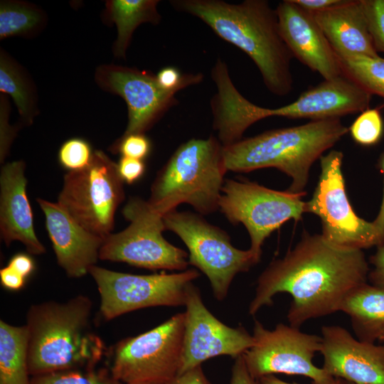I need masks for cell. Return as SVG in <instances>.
Listing matches in <instances>:
<instances>
[{
  "label": "cell",
  "mask_w": 384,
  "mask_h": 384,
  "mask_svg": "<svg viewBox=\"0 0 384 384\" xmlns=\"http://www.w3.org/2000/svg\"><path fill=\"white\" fill-rule=\"evenodd\" d=\"M58 265L71 278H79L96 265L104 238L84 228L57 202L37 198Z\"/></svg>",
  "instance_id": "obj_19"
},
{
  "label": "cell",
  "mask_w": 384,
  "mask_h": 384,
  "mask_svg": "<svg viewBox=\"0 0 384 384\" xmlns=\"http://www.w3.org/2000/svg\"><path fill=\"white\" fill-rule=\"evenodd\" d=\"M337 57H378L361 0L312 14Z\"/></svg>",
  "instance_id": "obj_22"
},
{
  "label": "cell",
  "mask_w": 384,
  "mask_h": 384,
  "mask_svg": "<svg viewBox=\"0 0 384 384\" xmlns=\"http://www.w3.org/2000/svg\"><path fill=\"white\" fill-rule=\"evenodd\" d=\"M25 325L0 321V384H31Z\"/></svg>",
  "instance_id": "obj_25"
},
{
  "label": "cell",
  "mask_w": 384,
  "mask_h": 384,
  "mask_svg": "<svg viewBox=\"0 0 384 384\" xmlns=\"http://www.w3.org/2000/svg\"><path fill=\"white\" fill-rule=\"evenodd\" d=\"M184 312L158 326L117 342L111 350L110 373L125 384L167 383L178 373L183 344Z\"/></svg>",
  "instance_id": "obj_11"
},
{
  "label": "cell",
  "mask_w": 384,
  "mask_h": 384,
  "mask_svg": "<svg viewBox=\"0 0 384 384\" xmlns=\"http://www.w3.org/2000/svg\"><path fill=\"white\" fill-rule=\"evenodd\" d=\"M44 14L35 6L22 1H1L0 4V38L25 36L43 25Z\"/></svg>",
  "instance_id": "obj_27"
},
{
  "label": "cell",
  "mask_w": 384,
  "mask_h": 384,
  "mask_svg": "<svg viewBox=\"0 0 384 384\" xmlns=\"http://www.w3.org/2000/svg\"><path fill=\"white\" fill-rule=\"evenodd\" d=\"M275 9L280 33L293 57L324 80L343 74L337 55L312 14L293 0L279 2Z\"/></svg>",
  "instance_id": "obj_17"
},
{
  "label": "cell",
  "mask_w": 384,
  "mask_h": 384,
  "mask_svg": "<svg viewBox=\"0 0 384 384\" xmlns=\"http://www.w3.org/2000/svg\"><path fill=\"white\" fill-rule=\"evenodd\" d=\"M372 94L343 73L324 80L303 93L293 102L271 109V117L324 120L368 109Z\"/></svg>",
  "instance_id": "obj_18"
},
{
  "label": "cell",
  "mask_w": 384,
  "mask_h": 384,
  "mask_svg": "<svg viewBox=\"0 0 384 384\" xmlns=\"http://www.w3.org/2000/svg\"><path fill=\"white\" fill-rule=\"evenodd\" d=\"M92 309L91 299L85 295L30 306L25 326L31 377L95 368L107 351L91 329Z\"/></svg>",
  "instance_id": "obj_3"
},
{
  "label": "cell",
  "mask_w": 384,
  "mask_h": 384,
  "mask_svg": "<svg viewBox=\"0 0 384 384\" xmlns=\"http://www.w3.org/2000/svg\"><path fill=\"white\" fill-rule=\"evenodd\" d=\"M343 155L332 150L320 158L321 174L306 213L317 215L323 237L330 242L352 249L380 245L374 224L360 218L348 200L342 172Z\"/></svg>",
  "instance_id": "obj_12"
},
{
  "label": "cell",
  "mask_w": 384,
  "mask_h": 384,
  "mask_svg": "<svg viewBox=\"0 0 384 384\" xmlns=\"http://www.w3.org/2000/svg\"><path fill=\"white\" fill-rule=\"evenodd\" d=\"M176 11L194 16L224 41L245 53L272 94L292 91L293 55L279 30L276 9L266 0L231 4L222 0H173Z\"/></svg>",
  "instance_id": "obj_2"
},
{
  "label": "cell",
  "mask_w": 384,
  "mask_h": 384,
  "mask_svg": "<svg viewBox=\"0 0 384 384\" xmlns=\"http://www.w3.org/2000/svg\"><path fill=\"white\" fill-rule=\"evenodd\" d=\"M254 345L242 356L250 375L261 378L283 373L302 375L313 384H329L335 378L316 366L313 358L321 348V336L307 334L299 328L279 323L272 330L255 321Z\"/></svg>",
  "instance_id": "obj_13"
},
{
  "label": "cell",
  "mask_w": 384,
  "mask_h": 384,
  "mask_svg": "<svg viewBox=\"0 0 384 384\" xmlns=\"http://www.w3.org/2000/svg\"><path fill=\"white\" fill-rule=\"evenodd\" d=\"M381 343H384V330L380 334L379 338H378V340Z\"/></svg>",
  "instance_id": "obj_45"
},
{
  "label": "cell",
  "mask_w": 384,
  "mask_h": 384,
  "mask_svg": "<svg viewBox=\"0 0 384 384\" xmlns=\"http://www.w3.org/2000/svg\"><path fill=\"white\" fill-rule=\"evenodd\" d=\"M306 192L277 191L247 181L225 180L218 209L233 224L242 223L250 238V249L260 258L272 233L289 220H300Z\"/></svg>",
  "instance_id": "obj_10"
},
{
  "label": "cell",
  "mask_w": 384,
  "mask_h": 384,
  "mask_svg": "<svg viewBox=\"0 0 384 384\" xmlns=\"http://www.w3.org/2000/svg\"><path fill=\"white\" fill-rule=\"evenodd\" d=\"M0 91L13 98L24 123L31 124L37 114L34 88L25 72L2 50L0 54Z\"/></svg>",
  "instance_id": "obj_26"
},
{
  "label": "cell",
  "mask_w": 384,
  "mask_h": 384,
  "mask_svg": "<svg viewBox=\"0 0 384 384\" xmlns=\"http://www.w3.org/2000/svg\"><path fill=\"white\" fill-rule=\"evenodd\" d=\"M376 51L384 52V0H361Z\"/></svg>",
  "instance_id": "obj_32"
},
{
  "label": "cell",
  "mask_w": 384,
  "mask_h": 384,
  "mask_svg": "<svg viewBox=\"0 0 384 384\" xmlns=\"http://www.w3.org/2000/svg\"><path fill=\"white\" fill-rule=\"evenodd\" d=\"M88 273L97 287L100 314L107 321L144 308L184 306L188 287L200 276L194 269L133 274L97 265L90 267Z\"/></svg>",
  "instance_id": "obj_9"
},
{
  "label": "cell",
  "mask_w": 384,
  "mask_h": 384,
  "mask_svg": "<svg viewBox=\"0 0 384 384\" xmlns=\"http://www.w3.org/2000/svg\"><path fill=\"white\" fill-rule=\"evenodd\" d=\"M166 230L176 233L188 250L189 264L210 281L213 295L223 300L234 277L260 260L250 249L234 247L226 232L199 214L174 210L163 216Z\"/></svg>",
  "instance_id": "obj_6"
},
{
  "label": "cell",
  "mask_w": 384,
  "mask_h": 384,
  "mask_svg": "<svg viewBox=\"0 0 384 384\" xmlns=\"http://www.w3.org/2000/svg\"><path fill=\"white\" fill-rule=\"evenodd\" d=\"M166 384H211L201 366L176 375Z\"/></svg>",
  "instance_id": "obj_41"
},
{
  "label": "cell",
  "mask_w": 384,
  "mask_h": 384,
  "mask_svg": "<svg viewBox=\"0 0 384 384\" xmlns=\"http://www.w3.org/2000/svg\"><path fill=\"white\" fill-rule=\"evenodd\" d=\"M123 183L117 164L96 150L87 166L64 176L58 203L81 226L105 238L112 233L124 199Z\"/></svg>",
  "instance_id": "obj_7"
},
{
  "label": "cell",
  "mask_w": 384,
  "mask_h": 384,
  "mask_svg": "<svg viewBox=\"0 0 384 384\" xmlns=\"http://www.w3.org/2000/svg\"><path fill=\"white\" fill-rule=\"evenodd\" d=\"M338 58L344 75L370 94L384 98V58L358 55Z\"/></svg>",
  "instance_id": "obj_28"
},
{
  "label": "cell",
  "mask_w": 384,
  "mask_h": 384,
  "mask_svg": "<svg viewBox=\"0 0 384 384\" xmlns=\"http://www.w3.org/2000/svg\"><path fill=\"white\" fill-rule=\"evenodd\" d=\"M230 384H262L260 380L253 378L249 373L243 356L235 359L232 368Z\"/></svg>",
  "instance_id": "obj_37"
},
{
  "label": "cell",
  "mask_w": 384,
  "mask_h": 384,
  "mask_svg": "<svg viewBox=\"0 0 384 384\" xmlns=\"http://www.w3.org/2000/svg\"><path fill=\"white\" fill-rule=\"evenodd\" d=\"M158 0H111L106 2V14L117 30L114 46L115 56L124 58L133 33L143 23L158 24L161 15Z\"/></svg>",
  "instance_id": "obj_24"
},
{
  "label": "cell",
  "mask_w": 384,
  "mask_h": 384,
  "mask_svg": "<svg viewBox=\"0 0 384 384\" xmlns=\"http://www.w3.org/2000/svg\"><path fill=\"white\" fill-rule=\"evenodd\" d=\"M351 137L362 146H373L381 139L383 133V121L376 109H367L354 120L348 129Z\"/></svg>",
  "instance_id": "obj_30"
},
{
  "label": "cell",
  "mask_w": 384,
  "mask_h": 384,
  "mask_svg": "<svg viewBox=\"0 0 384 384\" xmlns=\"http://www.w3.org/2000/svg\"><path fill=\"white\" fill-rule=\"evenodd\" d=\"M184 312L183 353L178 375L192 370L208 359L243 355L255 343L244 327H230L218 320L205 306L199 289L188 287Z\"/></svg>",
  "instance_id": "obj_14"
},
{
  "label": "cell",
  "mask_w": 384,
  "mask_h": 384,
  "mask_svg": "<svg viewBox=\"0 0 384 384\" xmlns=\"http://www.w3.org/2000/svg\"><path fill=\"white\" fill-rule=\"evenodd\" d=\"M1 105V131H0V159L3 163L6 159L11 142L15 137L16 130L9 124L8 112H5L4 100Z\"/></svg>",
  "instance_id": "obj_35"
},
{
  "label": "cell",
  "mask_w": 384,
  "mask_h": 384,
  "mask_svg": "<svg viewBox=\"0 0 384 384\" xmlns=\"http://www.w3.org/2000/svg\"><path fill=\"white\" fill-rule=\"evenodd\" d=\"M322 368L356 384H384V345L360 341L342 326H323Z\"/></svg>",
  "instance_id": "obj_16"
},
{
  "label": "cell",
  "mask_w": 384,
  "mask_h": 384,
  "mask_svg": "<svg viewBox=\"0 0 384 384\" xmlns=\"http://www.w3.org/2000/svg\"><path fill=\"white\" fill-rule=\"evenodd\" d=\"M117 169L122 181L132 184L143 176L145 164L143 160L121 156L117 163Z\"/></svg>",
  "instance_id": "obj_34"
},
{
  "label": "cell",
  "mask_w": 384,
  "mask_h": 384,
  "mask_svg": "<svg viewBox=\"0 0 384 384\" xmlns=\"http://www.w3.org/2000/svg\"><path fill=\"white\" fill-rule=\"evenodd\" d=\"M228 171L218 139H191L181 144L159 171L147 201L161 216L187 203L200 215L218 209Z\"/></svg>",
  "instance_id": "obj_5"
},
{
  "label": "cell",
  "mask_w": 384,
  "mask_h": 384,
  "mask_svg": "<svg viewBox=\"0 0 384 384\" xmlns=\"http://www.w3.org/2000/svg\"><path fill=\"white\" fill-rule=\"evenodd\" d=\"M95 76L101 88L119 95L127 104L128 122L122 135L144 134L178 103L177 92L162 88L149 71L105 65L97 68Z\"/></svg>",
  "instance_id": "obj_15"
},
{
  "label": "cell",
  "mask_w": 384,
  "mask_h": 384,
  "mask_svg": "<svg viewBox=\"0 0 384 384\" xmlns=\"http://www.w3.org/2000/svg\"><path fill=\"white\" fill-rule=\"evenodd\" d=\"M26 163L4 164L0 174V233L4 243L21 242L30 255H42L46 247L38 239L26 194Z\"/></svg>",
  "instance_id": "obj_20"
},
{
  "label": "cell",
  "mask_w": 384,
  "mask_h": 384,
  "mask_svg": "<svg viewBox=\"0 0 384 384\" xmlns=\"http://www.w3.org/2000/svg\"><path fill=\"white\" fill-rule=\"evenodd\" d=\"M128 384H166V383L156 382V381H144V382L132 383H128Z\"/></svg>",
  "instance_id": "obj_44"
},
{
  "label": "cell",
  "mask_w": 384,
  "mask_h": 384,
  "mask_svg": "<svg viewBox=\"0 0 384 384\" xmlns=\"http://www.w3.org/2000/svg\"><path fill=\"white\" fill-rule=\"evenodd\" d=\"M260 381L262 384H297L285 382L278 378L274 375L264 376L260 379ZM329 384H346V381L341 378H334V380Z\"/></svg>",
  "instance_id": "obj_43"
},
{
  "label": "cell",
  "mask_w": 384,
  "mask_h": 384,
  "mask_svg": "<svg viewBox=\"0 0 384 384\" xmlns=\"http://www.w3.org/2000/svg\"><path fill=\"white\" fill-rule=\"evenodd\" d=\"M111 149L122 156L143 160L151 151V142L144 134H130L122 135Z\"/></svg>",
  "instance_id": "obj_33"
},
{
  "label": "cell",
  "mask_w": 384,
  "mask_h": 384,
  "mask_svg": "<svg viewBox=\"0 0 384 384\" xmlns=\"http://www.w3.org/2000/svg\"><path fill=\"white\" fill-rule=\"evenodd\" d=\"M8 265L21 274L26 279L29 277L35 269L33 258L26 253H17L9 260Z\"/></svg>",
  "instance_id": "obj_39"
},
{
  "label": "cell",
  "mask_w": 384,
  "mask_h": 384,
  "mask_svg": "<svg viewBox=\"0 0 384 384\" xmlns=\"http://www.w3.org/2000/svg\"><path fill=\"white\" fill-rule=\"evenodd\" d=\"M211 78L217 87L210 100L213 127L223 146L240 141L249 127L270 117L271 109L252 103L237 90L226 63L220 58L212 68Z\"/></svg>",
  "instance_id": "obj_21"
},
{
  "label": "cell",
  "mask_w": 384,
  "mask_h": 384,
  "mask_svg": "<svg viewBox=\"0 0 384 384\" xmlns=\"http://www.w3.org/2000/svg\"><path fill=\"white\" fill-rule=\"evenodd\" d=\"M293 1L305 11L314 14L338 6L346 0H293Z\"/></svg>",
  "instance_id": "obj_40"
},
{
  "label": "cell",
  "mask_w": 384,
  "mask_h": 384,
  "mask_svg": "<svg viewBox=\"0 0 384 384\" xmlns=\"http://www.w3.org/2000/svg\"><path fill=\"white\" fill-rule=\"evenodd\" d=\"M26 278L9 265L0 270V281L6 289L18 291L23 287Z\"/></svg>",
  "instance_id": "obj_38"
},
{
  "label": "cell",
  "mask_w": 384,
  "mask_h": 384,
  "mask_svg": "<svg viewBox=\"0 0 384 384\" xmlns=\"http://www.w3.org/2000/svg\"><path fill=\"white\" fill-rule=\"evenodd\" d=\"M368 262L362 250L334 245L321 234L305 233L294 248L272 261L259 276L248 313L273 304L274 296L292 300L287 318L300 328L306 321L338 311L344 298L368 281Z\"/></svg>",
  "instance_id": "obj_1"
},
{
  "label": "cell",
  "mask_w": 384,
  "mask_h": 384,
  "mask_svg": "<svg viewBox=\"0 0 384 384\" xmlns=\"http://www.w3.org/2000/svg\"><path fill=\"white\" fill-rule=\"evenodd\" d=\"M373 269L368 272L370 284L384 289V243L377 247V250L369 260Z\"/></svg>",
  "instance_id": "obj_36"
},
{
  "label": "cell",
  "mask_w": 384,
  "mask_h": 384,
  "mask_svg": "<svg viewBox=\"0 0 384 384\" xmlns=\"http://www.w3.org/2000/svg\"><path fill=\"white\" fill-rule=\"evenodd\" d=\"M93 153L90 144L86 140L72 138L61 145L58 151V161L69 171H78L90 164Z\"/></svg>",
  "instance_id": "obj_31"
},
{
  "label": "cell",
  "mask_w": 384,
  "mask_h": 384,
  "mask_svg": "<svg viewBox=\"0 0 384 384\" xmlns=\"http://www.w3.org/2000/svg\"><path fill=\"white\" fill-rule=\"evenodd\" d=\"M338 311L349 316L358 340L375 343L384 330V289L366 282L344 298Z\"/></svg>",
  "instance_id": "obj_23"
},
{
  "label": "cell",
  "mask_w": 384,
  "mask_h": 384,
  "mask_svg": "<svg viewBox=\"0 0 384 384\" xmlns=\"http://www.w3.org/2000/svg\"><path fill=\"white\" fill-rule=\"evenodd\" d=\"M122 212L129 225L105 238L100 260L154 270H186L188 254L164 238L166 228L163 216L153 210L147 201L132 197Z\"/></svg>",
  "instance_id": "obj_8"
},
{
  "label": "cell",
  "mask_w": 384,
  "mask_h": 384,
  "mask_svg": "<svg viewBox=\"0 0 384 384\" xmlns=\"http://www.w3.org/2000/svg\"><path fill=\"white\" fill-rule=\"evenodd\" d=\"M346 384H356V383H350V382H346Z\"/></svg>",
  "instance_id": "obj_46"
},
{
  "label": "cell",
  "mask_w": 384,
  "mask_h": 384,
  "mask_svg": "<svg viewBox=\"0 0 384 384\" xmlns=\"http://www.w3.org/2000/svg\"><path fill=\"white\" fill-rule=\"evenodd\" d=\"M31 384H121L107 370H70L31 377Z\"/></svg>",
  "instance_id": "obj_29"
},
{
  "label": "cell",
  "mask_w": 384,
  "mask_h": 384,
  "mask_svg": "<svg viewBox=\"0 0 384 384\" xmlns=\"http://www.w3.org/2000/svg\"><path fill=\"white\" fill-rule=\"evenodd\" d=\"M378 166L384 176V152L381 154L379 159ZM373 223L374 224L375 229L377 230V233L379 237V240H380V245H381L382 244L384 243V185H383V194L381 205L380 207V210L378 213L377 217L373 221Z\"/></svg>",
  "instance_id": "obj_42"
},
{
  "label": "cell",
  "mask_w": 384,
  "mask_h": 384,
  "mask_svg": "<svg viewBox=\"0 0 384 384\" xmlns=\"http://www.w3.org/2000/svg\"><path fill=\"white\" fill-rule=\"evenodd\" d=\"M348 131L340 119L269 130L223 146L225 166L235 172L275 168L291 177L288 191L302 193L313 164Z\"/></svg>",
  "instance_id": "obj_4"
}]
</instances>
